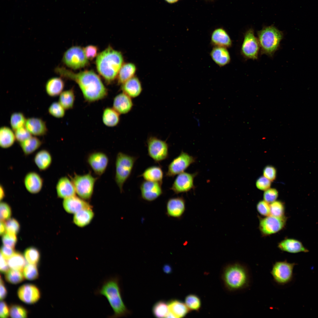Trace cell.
<instances>
[{
  "mask_svg": "<svg viewBox=\"0 0 318 318\" xmlns=\"http://www.w3.org/2000/svg\"><path fill=\"white\" fill-rule=\"evenodd\" d=\"M75 100V95L73 90L62 92L60 94L59 102L65 110L72 108Z\"/></svg>",
  "mask_w": 318,
  "mask_h": 318,
  "instance_id": "74e56055",
  "label": "cell"
},
{
  "mask_svg": "<svg viewBox=\"0 0 318 318\" xmlns=\"http://www.w3.org/2000/svg\"><path fill=\"white\" fill-rule=\"evenodd\" d=\"M152 312L156 317H166L169 312L168 303L163 300L157 302L153 307Z\"/></svg>",
  "mask_w": 318,
  "mask_h": 318,
  "instance_id": "f35d334b",
  "label": "cell"
},
{
  "mask_svg": "<svg viewBox=\"0 0 318 318\" xmlns=\"http://www.w3.org/2000/svg\"><path fill=\"white\" fill-rule=\"evenodd\" d=\"M137 158L122 152L117 155L115 179L121 193L123 191V185L131 175Z\"/></svg>",
  "mask_w": 318,
  "mask_h": 318,
  "instance_id": "8992f818",
  "label": "cell"
},
{
  "mask_svg": "<svg viewBox=\"0 0 318 318\" xmlns=\"http://www.w3.org/2000/svg\"><path fill=\"white\" fill-rule=\"evenodd\" d=\"M278 196L277 190L274 188H269L265 191L263 195L264 200L269 203L276 201Z\"/></svg>",
  "mask_w": 318,
  "mask_h": 318,
  "instance_id": "f5cc1de1",
  "label": "cell"
},
{
  "mask_svg": "<svg viewBox=\"0 0 318 318\" xmlns=\"http://www.w3.org/2000/svg\"><path fill=\"white\" fill-rule=\"evenodd\" d=\"M185 303L189 310L198 311L201 306V302L200 298L196 295L190 294L186 296Z\"/></svg>",
  "mask_w": 318,
  "mask_h": 318,
  "instance_id": "7bdbcfd3",
  "label": "cell"
},
{
  "mask_svg": "<svg viewBox=\"0 0 318 318\" xmlns=\"http://www.w3.org/2000/svg\"><path fill=\"white\" fill-rule=\"evenodd\" d=\"M0 317L1 318H6L9 316V308L6 303L1 301L0 305Z\"/></svg>",
  "mask_w": 318,
  "mask_h": 318,
  "instance_id": "680465c9",
  "label": "cell"
},
{
  "mask_svg": "<svg viewBox=\"0 0 318 318\" xmlns=\"http://www.w3.org/2000/svg\"><path fill=\"white\" fill-rule=\"evenodd\" d=\"M94 216L92 207L85 208L73 214V222L77 226L83 228L91 223Z\"/></svg>",
  "mask_w": 318,
  "mask_h": 318,
  "instance_id": "4316f807",
  "label": "cell"
},
{
  "mask_svg": "<svg viewBox=\"0 0 318 318\" xmlns=\"http://www.w3.org/2000/svg\"><path fill=\"white\" fill-rule=\"evenodd\" d=\"M198 174L197 172L191 173L184 172L178 174L170 189L175 193L178 194L195 189L194 180Z\"/></svg>",
  "mask_w": 318,
  "mask_h": 318,
  "instance_id": "5bb4252c",
  "label": "cell"
},
{
  "mask_svg": "<svg viewBox=\"0 0 318 318\" xmlns=\"http://www.w3.org/2000/svg\"><path fill=\"white\" fill-rule=\"evenodd\" d=\"M73 176L69 175L78 196L86 201L90 200L93 195L95 183L98 179L94 177L90 171L80 175L74 173Z\"/></svg>",
  "mask_w": 318,
  "mask_h": 318,
  "instance_id": "52a82bcc",
  "label": "cell"
},
{
  "mask_svg": "<svg viewBox=\"0 0 318 318\" xmlns=\"http://www.w3.org/2000/svg\"><path fill=\"white\" fill-rule=\"evenodd\" d=\"M14 133L16 140L19 143L32 136L25 126L16 130Z\"/></svg>",
  "mask_w": 318,
  "mask_h": 318,
  "instance_id": "681fc988",
  "label": "cell"
},
{
  "mask_svg": "<svg viewBox=\"0 0 318 318\" xmlns=\"http://www.w3.org/2000/svg\"><path fill=\"white\" fill-rule=\"evenodd\" d=\"M62 205L66 212L73 214L85 208L92 207L87 201L76 195L64 199Z\"/></svg>",
  "mask_w": 318,
  "mask_h": 318,
  "instance_id": "d6986e66",
  "label": "cell"
},
{
  "mask_svg": "<svg viewBox=\"0 0 318 318\" xmlns=\"http://www.w3.org/2000/svg\"><path fill=\"white\" fill-rule=\"evenodd\" d=\"M136 70V67L132 63H129L122 65L117 75L118 83L122 84L134 77Z\"/></svg>",
  "mask_w": 318,
  "mask_h": 318,
  "instance_id": "e575fe53",
  "label": "cell"
},
{
  "mask_svg": "<svg viewBox=\"0 0 318 318\" xmlns=\"http://www.w3.org/2000/svg\"><path fill=\"white\" fill-rule=\"evenodd\" d=\"M222 278L225 286L230 291L246 289L249 286L250 283L249 272L247 267L238 262L226 266Z\"/></svg>",
  "mask_w": 318,
  "mask_h": 318,
  "instance_id": "277c9868",
  "label": "cell"
},
{
  "mask_svg": "<svg viewBox=\"0 0 318 318\" xmlns=\"http://www.w3.org/2000/svg\"><path fill=\"white\" fill-rule=\"evenodd\" d=\"M260 49L258 39L255 36L254 29L250 28L244 34L241 49V54L246 59H257Z\"/></svg>",
  "mask_w": 318,
  "mask_h": 318,
  "instance_id": "30bf717a",
  "label": "cell"
},
{
  "mask_svg": "<svg viewBox=\"0 0 318 318\" xmlns=\"http://www.w3.org/2000/svg\"><path fill=\"white\" fill-rule=\"evenodd\" d=\"M163 270L164 272L167 274L171 273L172 271L171 267L168 264H165L164 266Z\"/></svg>",
  "mask_w": 318,
  "mask_h": 318,
  "instance_id": "be15d7a7",
  "label": "cell"
},
{
  "mask_svg": "<svg viewBox=\"0 0 318 318\" xmlns=\"http://www.w3.org/2000/svg\"><path fill=\"white\" fill-rule=\"evenodd\" d=\"M131 98L123 92L117 95L114 98L113 108L120 114L128 113L133 106Z\"/></svg>",
  "mask_w": 318,
  "mask_h": 318,
  "instance_id": "603a6c76",
  "label": "cell"
},
{
  "mask_svg": "<svg viewBox=\"0 0 318 318\" xmlns=\"http://www.w3.org/2000/svg\"><path fill=\"white\" fill-rule=\"evenodd\" d=\"M2 255L0 254V271L2 273H6L9 270V266L7 260Z\"/></svg>",
  "mask_w": 318,
  "mask_h": 318,
  "instance_id": "94428289",
  "label": "cell"
},
{
  "mask_svg": "<svg viewBox=\"0 0 318 318\" xmlns=\"http://www.w3.org/2000/svg\"><path fill=\"white\" fill-rule=\"evenodd\" d=\"M278 248L282 251L291 253L309 251L300 241L293 238H286L281 241L278 244Z\"/></svg>",
  "mask_w": 318,
  "mask_h": 318,
  "instance_id": "484cf974",
  "label": "cell"
},
{
  "mask_svg": "<svg viewBox=\"0 0 318 318\" xmlns=\"http://www.w3.org/2000/svg\"><path fill=\"white\" fill-rule=\"evenodd\" d=\"M16 234L6 232L3 235L2 241L4 245L14 248L16 243Z\"/></svg>",
  "mask_w": 318,
  "mask_h": 318,
  "instance_id": "f907efd6",
  "label": "cell"
},
{
  "mask_svg": "<svg viewBox=\"0 0 318 318\" xmlns=\"http://www.w3.org/2000/svg\"><path fill=\"white\" fill-rule=\"evenodd\" d=\"M86 57L88 59L92 60L97 56L98 49L97 47L92 45H88L83 49Z\"/></svg>",
  "mask_w": 318,
  "mask_h": 318,
  "instance_id": "6f0895ef",
  "label": "cell"
},
{
  "mask_svg": "<svg viewBox=\"0 0 318 318\" xmlns=\"http://www.w3.org/2000/svg\"><path fill=\"white\" fill-rule=\"evenodd\" d=\"M257 34L261 54L272 57L279 48L284 37L283 32L271 25L264 27Z\"/></svg>",
  "mask_w": 318,
  "mask_h": 318,
  "instance_id": "5b68a950",
  "label": "cell"
},
{
  "mask_svg": "<svg viewBox=\"0 0 318 318\" xmlns=\"http://www.w3.org/2000/svg\"><path fill=\"white\" fill-rule=\"evenodd\" d=\"M25 259L20 253L16 252L7 259V261L9 268L22 271L26 264Z\"/></svg>",
  "mask_w": 318,
  "mask_h": 318,
  "instance_id": "8d00e7d4",
  "label": "cell"
},
{
  "mask_svg": "<svg viewBox=\"0 0 318 318\" xmlns=\"http://www.w3.org/2000/svg\"><path fill=\"white\" fill-rule=\"evenodd\" d=\"M161 185L156 182L145 180L143 181L140 186L142 198L149 202L155 200L163 193Z\"/></svg>",
  "mask_w": 318,
  "mask_h": 318,
  "instance_id": "2e32d148",
  "label": "cell"
},
{
  "mask_svg": "<svg viewBox=\"0 0 318 318\" xmlns=\"http://www.w3.org/2000/svg\"><path fill=\"white\" fill-rule=\"evenodd\" d=\"M286 218L285 216L278 217L271 215L261 218L259 223V229L264 236L276 233L284 227Z\"/></svg>",
  "mask_w": 318,
  "mask_h": 318,
  "instance_id": "4fadbf2b",
  "label": "cell"
},
{
  "mask_svg": "<svg viewBox=\"0 0 318 318\" xmlns=\"http://www.w3.org/2000/svg\"><path fill=\"white\" fill-rule=\"evenodd\" d=\"M163 172L158 166H153L147 168L140 175L145 180L156 182L162 185Z\"/></svg>",
  "mask_w": 318,
  "mask_h": 318,
  "instance_id": "4dcf8cb0",
  "label": "cell"
},
{
  "mask_svg": "<svg viewBox=\"0 0 318 318\" xmlns=\"http://www.w3.org/2000/svg\"><path fill=\"white\" fill-rule=\"evenodd\" d=\"M213 61L220 67L229 64L231 56L227 48L219 47H213L210 53Z\"/></svg>",
  "mask_w": 318,
  "mask_h": 318,
  "instance_id": "d4e9b609",
  "label": "cell"
},
{
  "mask_svg": "<svg viewBox=\"0 0 318 318\" xmlns=\"http://www.w3.org/2000/svg\"><path fill=\"white\" fill-rule=\"evenodd\" d=\"M186 210V201L182 196L170 198L166 203V214L168 217L181 219Z\"/></svg>",
  "mask_w": 318,
  "mask_h": 318,
  "instance_id": "e0dca14e",
  "label": "cell"
},
{
  "mask_svg": "<svg viewBox=\"0 0 318 318\" xmlns=\"http://www.w3.org/2000/svg\"><path fill=\"white\" fill-rule=\"evenodd\" d=\"M286 260L277 261L272 266L270 273L274 281L280 285H284L290 282L293 277V269L296 265Z\"/></svg>",
  "mask_w": 318,
  "mask_h": 318,
  "instance_id": "ba28073f",
  "label": "cell"
},
{
  "mask_svg": "<svg viewBox=\"0 0 318 318\" xmlns=\"http://www.w3.org/2000/svg\"><path fill=\"white\" fill-rule=\"evenodd\" d=\"M5 223L6 232L16 234L18 233L20 228V224L14 218H9L7 220Z\"/></svg>",
  "mask_w": 318,
  "mask_h": 318,
  "instance_id": "c3c4849f",
  "label": "cell"
},
{
  "mask_svg": "<svg viewBox=\"0 0 318 318\" xmlns=\"http://www.w3.org/2000/svg\"><path fill=\"white\" fill-rule=\"evenodd\" d=\"M23 274L26 279L33 280L37 279L39 276V272L36 264H29L24 267Z\"/></svg>",
  "mask_w": 318,
  "mask_h": 318,
  "instance_id": "f6af8a7d",
  "label": "cell"
},
{
  "mask_svg": "<svg viewBox=\"0 0 318 318\" xmlns=\"http://www.w3.org/2000/svg\"><path fill=\"white\" fill-rule=\"evenodd\" d=\"M65 109L59 102H54L49 106L48 111L51 115L57 118L63 117L65 113Z\"/></svg>",
  "mask_w": 318,
  "mask_h": 318,
  "instance_id": "7dc6e473",
  "label": "cell"
},
{
  "mask_svg": "<svg viewBox=\"0 0 318 318\" xmlns=\"http://www.w3.org/2000/svg\"><path fill=\"white\" fill-rule=\"evenodd\" d=\"M17 295L23 302L28 304H33L37 302L41 296L40 291L35 285L26 284L21 286L18 290Z\"/></svg>",
  "mask_w": 318,
  "mask_h": 318,
  "instance_id": "ac0fdd59",
  "label": "cell"
},
{
  "mask_svg": "<svg viewBox=\"0 0 318 318\" xmlns=\"http://www.w3.org/2000/svg\"><path fill=\"white\" fill-rule=\"evenodd\" d=\"M196 161L195 157L182 151L179 155L174 158L168 165L166 176L173 177L184 172Z\"/></svg>",
  "mask_w": 318,
  "mask_h": 318,
  "instance_id": "7c38bea8",
  "label": "cell"
},
{
  "mask_svg": "<svg viewBox=\"0 0 318 318\" xmlns=\"http://www.w3.org/2000/svg\"><path fill=\"white\" fill-rule=\"evenodd\" d=\"M34 161L38 168L40 170L44 171L48 169L51 165L52 158L48 151L42 150L36 154Z\"/></svg>",
  "mask_w": 318,
  "mask_h": 318,
  "instance_id": "1f68e13d",
  "label": "cell"
},
{
  "mask_svg": "<svg viewBox=\"0 0 318 318\" xmlns=\"http://www.w3.org/2000/svg\"><path fill=\"white\" fill-rule=\"evenodd\" d=\"M26 120V119L22 113H13L11 116L10 121L12 129L14 131L18 129L25 126Z\"/></svg>",
  "mask_w": 318,
  "mask_h": 318,
  "instance_id": "ab89813d",
  "label": "cell"
},
{
  "mask_svg": "<svg viewBox=\"0 0 318 318\" xmlns=\"http://www.w3.org/2000/svg\"><path fill=\"white\" fill-rule=\"evenodd\" d=\"M56 72L74 81L79 86L85 99L89 102L105 98L107 91L99 76L93 71L86 70L75 73L64 67H58Z\"/></svg>",
  "mask_w": 318,
  "mask_h": 318,
  "instance_id": "6da1fadb",
  "label": "cell"
},
{
  "mask_svg": "<svg viewBox=\"0 0 318 318\" xmlns=\"http://www.w3.org/2000/svg\"><path fill=\"white\" fill-rule=\"evenodd\" d=\"M263 174L264 176L271 181H273L276 178V170L272 165H267L264 169Z\"/></svg>",
  "mask_w": 318,
  "mask_h": 318,
  "instance_id": "9f6ffc18",
  "label": "cell"
},
{
  "mask_svg": "<svg viewBox=\"0 0 318 318\" xmlns=\"http://www.w3.org/2000/svg\"><path fill=\"white\" fill-rule=\"evenodd\" d=\"M9 308V316L11 318H26L28 312L23 307L17 304H11Z\"/></svg>",
  "mask_w": 318,
  "mask_h": 318,
  "instance_id": "ee69618b",
  "label": "cell"
},
{
  "mask_svg": "<svg viewBox=\"0 0 318 318\" xmlns=\"http://www.w3.org/2000/svg\"><path fill=\"white\" fill-rule=\"evenodd\" d=\"M5 279L8 282L13 284H19L25 278L21 271L11 269L5 273Z\"/></svg>",
  "mask_w": 318,
  "mask_h": 318,
  "instance_id": "60d3db41",
  "label": "cell"
},
{
  "mask_svg": "<svg viewBox=\"0 0 318 318\" xmlns=\"http://www.w3.org/2000/svg\"><path fill=\"white\" fill-rule=\"evenodd\" d=\"M43 181L37 173L31 172L27 173L24 179V184L26 190L30 193L36 194L41 190Z\"/></svg>",
  "mask_w": 318,
  "mask_h": 318,
  "instance_id": "7402d4cb",
  "label": "cell"
},
{
  "mask_svg": "<svg viewBox=\"0 0 318 318\" xmlns=\"http://www.w3.org/2000/svg\"><path fill=\"white\" fill-rule=\"evenodd\" d=\"M15 252L14 248L5 245L1 248V253L6 260L10 258Z\"/></svg>",
  "mask_w": 318,
  "mask_h": 318,
  "instance_id": "91938a15",
  "label": "cell"
},
{
  "mask_svg": "<svg viewBox=\"0 0 318 318\" xmlns=\"http://www.w3.org/2000/svg\"><path fill=\"white\" fill-rule=\"evenodd\" d=\"M0 233L1 235H3L6 232V229L5 223L4 222L1 221Z\"/></svg>",
  "mask_w": 318,
  "mask_h": 318,
  "instance_id": "e7e4bbea",
  "label": "cell"
},
{
  "mask_svg": "<svg viewBox=\"0 0 318 318\" xmlns=\"http://www.w3.org/2000/svg\"><path fill=\"white\" fill-rule=\"evenodd\" d=\"M24 256L26 261L29 264H37L39 262L40 254L36 248L31 247L26 249L24 251Z\"/></svg>",
  "mask_w": 318,
  "mask_h": 318,
  "instance_id": "b9f144b4",
  "label": "cell"
},
{
  "mask_svg": "<svg viewBox=\"0 0 318 318\" xmlns=\"http://www.w3.org/2000/svg\"><path fill=\"white\" fill-rule=\"evenodd\" d=\"M57 196L63 199L76 195V192L73 183L67 176L60 178L56 186Z\"/></svg>",
  "mask_w": 318,
  "mask_h": 318,
  "instance_id": "ffe728a7",
  "label": "cell"
},
{
  "mask_svg": "<svg viewBox=\"0 0 318 318\" xmlns=\"http://www.w3.org/2000/svg\"><path fill=\"white\" fill-rule=\"evenodd\" d=\"M169 312L173 318H183L188 313L189 310L185 303L177 299H173L168 303Z\"/></svg>",
  "mask_w": 318,
  "mask_h": 318,
  "instance_id": "f546056e",
  "label": "cell"
},
{
  "mask_svg": "<svg viewBox=\"0 0 318 318\" xmlns=\"http://www.w3.org/2000/svg\"><path fill=\"white\" fill-rule=\"evenodd\" d=\"M7 294V291L4 282L0 276V299L1 300L5 299Z\"/></svg>",
  "mask_w": 318,
  "mask_h": 318,
  "instance_id": "6125c7cd",
  "label": "cell"
},
{
  "mask_svg": "<svg viewBox=\"0 0 318 318\" xmlns=\"http://www.w3.org/2000/svg\"><path fill=\"white\" fill-rule=\"evenodd\" d=\"M0 220L4 222L9 219L11 214V209L6 203L2 202L0 203Z\"/></svg>",
  "mask_w": 318,
  "mask_h": 318,
  "instance_id": "816d5d0a",
  "label": "cell"
},
{
  "mask_svg": "<svg viewBox=\"0 0 318 318\" xmlns=\"http://www.w3.org/2000/svg\"><path fill=\"white\" fill-rule=\"evenodd\" d=\"M3 187L0 185V198L1 201L4 198L5 196V191Z\"/></svg>",
  "mask_w": 318,
  "mask_h": 318,
  "instance_id": "03108f58",
  "label": "cell"
},
{
  "mask_svg": "<svg viewBox=\"0 0 318 318\" xmlns=\"http://www.w3.org/2000/svg\"><path fill=\"white\" fill-rule=\"evenodd\" d=\"M270 215L280 217L284 216L285 207L283 203L280 201H275L270 204Z\"/></svg>",
  "mask_w": 318,
  "mask_h": 318,
  "instance_id": "bcb514c9",
  "label": "cell"
},
{
  "mask_svg": "<svg viewBox=\"0 0 318 318\" xmlns=\"http://www.w3.org/2000/svg\"><path fill=\"white\" fill-rule=\"evenodd\" d=\"M257 209L261 215L266 216L270 215V204L264 200L259 201L257 205Z\"/></svg>",
  "mask_w": 318,
  "mask_h": 318,
  "instance_id": "db71d44e",
  "label": "cell"
},
{
  "mask_svg": "<svg viewBox=\"0 0 318 318\" xmlns=\"http://www.w3.org/2000/svg\"><path fill=\"white\" fill-rule=\"evenodd\" d=\"M25 127L32 135L36 136L44 135L46 134L48 130L46 123L39 118L33 117L26 119Z\"/></svg>",
  "mask_w": 318,
  "mask_h": 318,
  "instance_id": "cb8c5ba5",
  "label": "cell"
},
{
  "mask_svg": "<svg viewBox=\"0 0 318 318\" xmlns=\"http://www.w3.org/2000/svg\"><path fill=\"white\" fill-rule=\"evenodd\" d=\"M121 88L123 92L131 98H135L139 96L142 90L140 81L135 77L123 83Z\"/></svg>",
  "mask_w": 318,
  "mask_h": 318,
  "instance_id": "83f0119b",
  "label": "cell"
},
{
  "mask_svg": "<svg viewBox=\"0 0 318 318\" xmlns=\"http://www.w3.org/2000/svg\"><path fill=\"white\" fill-rule=\"evenodd\" d=\"M64 83L60 77H54L49 79L46 82L45 90L50 96L54 97L60 95L64 87Z\"/></svg>",
  "mask_w": 318,
  "mask_h": 318,
  "instance_id": "f1b7e54d",
  "label": "cell"
},
{
  "mask_svg": "<svg viewBox=\"0 0 318 318\" xmlns=\"http://www.w3.org/2000/svg\"><path fill=\"white\" fill-rule=\"evenodd\" d=\"M120 280L117 276L107 278L95 292V294L103 296L107 300L114 312L112 315L108 317L110 318L126 317L131 313L123 301Z\"/></svg>",
  "mask_w": 318,
  "mask_h": 318,
  "instance_id": "7a4b0ae2",
  "label": "cell"
},
{
  "mask_svg": "<svg viewBox=\"0 0 318 318\" xmlns=\"http://www.w3.org/2000/svg\"><path fill=\"white\" fill-rule=\"evenodd\" d=\"M16 140L14 133L8 127L4 126L0 129V146L3 148L11 146Z\"/></svg>",
  "mask_w": 318,
  "mask_h": 318,
  "instance_id": "d6a6232c",
  "label": "cell"
},
{
  "mask_svg": "<svg viewBox=\"0 0 318 318\" xmlns=\"http://www.w3.org/2000/svg\"><path fill=\"white\" fill-rule=\"evenodd\" d=\"M42 144V142L39 139L32 136L20 143L23 153L26 155L34 153L40 147Z\"/></svg>",
  "mask_w": 318,
  "mask_h": 318,
  "instance_id": "836d02e7",
  "label": "cell"
},
{
  "mask_svg": "<svg viewBox=\"0 0 318 318\" xmlns=\"http://www.w3.org/2000/svg\"><path fill=\"white\" fill-rule=\"evenodd\" d=\"M167 2L170 4L174 3L177 2L179 0H165Z\"/></svg>",
  "mask_w": 318,
  "mask_h": 318,
  "instance_id": "003e7915",
  "label": "cell"
},
{
  "mask_svg": "<svg viewBox=\"0 0 318 318\" xmlns=\"http://www.w3.org/2000/svg\"><path fill=\"white\" fill-rule=\"evenodd\" d=\"M120 114L113 108H107L103 112L102 121L106 125L110 127L116 126L119 123Z\"/></svg>",
  "mask_w": 318,
  "mask_h": 318,
  "instance_id": "d590c367",
  "label": "cell"
},
{
  "mask_svg": "<svg viewBox=\"0 0 318 318\" xmlns=\"http://www.w3.org/2000/svg\"><path fill=\"white\" fill-rule=\"evenodd\" d=\"M210 41L213 47L228 48L231 47L232 45V41L229 35L224 29L221 28L216 29L212 32Z\"/></svg>",
  "mask_w": 318,
  "mask_h": 318,
  "instance_id": "44dd1931",
  "label": "cell"
},
{
  "mask_svg": "<svg viewBox=\"0 0 318 318\" xmlns=\"http://www.w3.org/2000/svg\"><path fill=\"white\" fill-rule=\"evenodd\" d=\"M87 163L97 175L101 176L105 171L109 162L107 155L101 152H95L87 156Z\"/></svg>",
  "mask_w": 318,
  "mask_h": 318,
  "instance_id": "9a60e30c",
  "label": "cell"
},
{
  "mask_svg": "<svg viewBox=\"0 0 318 318\" xmlns=\"http://www.w3.org/2000/svg\"><path fill=\"white\" fill-rule=\"evenodd\" d=\"M62 61L67 66L75 69L83 67L88 63L83 49L79 46L72 47L67 49Z\"/></svg>",
  "mask_w": 318,
  "mask_h": 318,
  "instance_id": "9c48e42d",
  "label": "cell"
},
{
  "mask_svg": "<svg viewBox=\"0 0 318 318\" xmlns=\"http://www.w3.org/2000/svg\"><path fill=\"white\" fill-rule=\"evenodd\" d=\"M123 62L121 53L110 47L97 56L96 61L98 72L108 82L117 77Z\"/></svg>",
  "mask_w": 318,
  "mask_h": 318,
  "instance_id": "3957f363",
  "label": "cell"
},
{
  "mask_svg": "<svg viewBox=\"0 0 318 318\" xmlns=\"http://www.w3.org/2000/svg\"><path fill=\"white\" fill-rule=\"evenodd\" d=\"M256 184L257 188L265 191L270 188L271 181L264 176H261L257 179Z\"/></svg>",
  "mask_w": 318,
  "mask_h": 318,
  "instance_id": "11a10c76",
  "label": "cell"
},
{
  "mask_svg": "<svg viewBox=\"0 0 318 318\" xmlns=\"http://www.w3.org/2000/svg\"><path fill=\"white\" fill-rule=\"evenodd\" d=\"M149 155L155 162L163 160L168 156V145L165 141L155 137H150L147 141Z\"/></svg>",
  "mask_w": 318,
  "mask_h": 318,
  "instance_id": "8fae6325",
  "label": "cell"
}]
</instances>
